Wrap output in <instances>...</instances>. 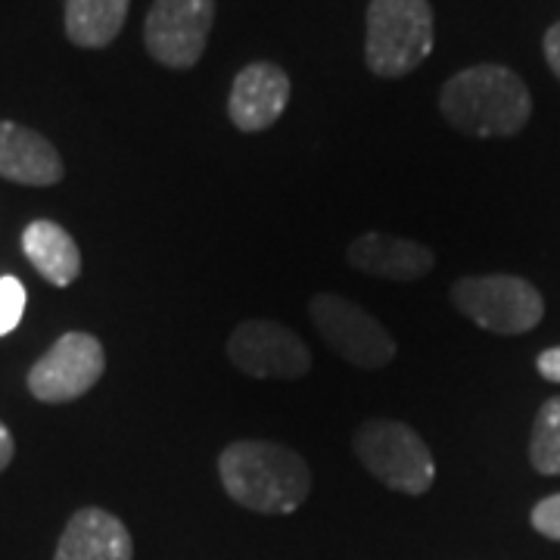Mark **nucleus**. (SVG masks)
<instances>
[{
  "mask_svg": "<svg viewBox=\"0 0 560 560\" xmlns=\"http://www.w3.org/2000/svg\"><path fill=\"white\" fill-rule=\"evenodd\" d=\"M224 492L256 514H293L312 492V470L300 452L268 440L231 442L219 455Z\"/></svg>",
  "mask_w": 560,
  "mask_h": 560,
  "instance_id": "nucleus-1",
  "label": "nucleus"
},
{
  "mask_svg": "<svg viewBox=\"0 0 560 560\" xmlns=\"http://www.w3.org/2000/svg\"><path fill=\"white\" fill-rule=\"evenodd\" d=\"M440 109L460 135L514 138L533 116V97L514 69L482 62L460 69L442 84Z\"/></svg>",
  "mask_w": 560,
  "mask_h": 560,
  "instance_id": "nucleus-2",
  "label": "nucleus"
},
{
  "mask_svg": "<svg viewBox=\"0 0 560 560\" xmlns=\"http://www.w3.org/2000/svg\"><path fill=\"white\" fill-rule=\"evenodd\" d=\"M436 22L430 0H371L364 62L381 79H401L430 57Z\"/></svg>",
  "mask_w": 560,
  "mask_h": 560,
  "instance_id": "nucleus-3",
  "label": "nucleus"
},
{
  "mask_svg": "<svg viewBox=\"0 0 560 560\" xmlns=\"http://www.w3.org/2000/svg\"><path fill=\"white\" fill-rule=\"evenodd\" d=\"M352 448L364 470L393 492L423 495L436 482V460L427 442L401 420H364L352 436Z\"/></svg>",
  "mask_w": 560,
  "mask_h": 560,
  "instance_id": "nucleus-4",
  "label": "nucleus"
},
{
  "mask_svg": "<svg viewBox=\"0 0 560 560\" xmlns=\"http://www.w3.org/2000/svg\"><path fill=\"white\" fill-rule=\"evenodd\" d=\"M452 302L464 318L499 337L529 334L545 318L541 293L517 275H477L455 280Z\"/></svg>",
  "mask_w": 560,
  "mask_h": 560,
  "instance_id": "nucleus-5",
  "label": "nucleus"
},
{
  "mask_svg": "<svg viewBox=\"0 0 560 560\" xmlns=\"http://www.w3.org/2000/svg\"><path fill=\"white\" fill-rule=\"evenodd\" d=\"M312 324L318 327L320 340L327 342L340 359L355 368L377 371L396 359V340L371 312H364L359 302L337 296V293H318L308 302Z\"/></svg>",
  "mask_w": 560,
  "mask_h": 560,
  "instance_id": "nucleus-6",
  "label": "nucleus"
},
{
  "mask_svg": "<svg viewBox=\"0 0 560 560\" xmlns=\"http://www.w3.org/2000/svg\"><path fill=\"white\" fill-rule=\"evenodd\" d=\"M215 25V0H153L143 20L147 54L168 69H194Z\"/></svg>",
  "mask_w": 560,
  "mask_h": 560,
  "instance_id": "nucleus-7",
  "label": "nucleus"
},
{
  "mask_svg": "<svg viewBox=\"0 0 560 560\" xmlns=\"http://www.w3.org/2000/svg\"><path fill=\"white\" fill-rule=\"evenodd\" d=\"M228 359L256 381H300L312 371V349L280 320L253 318L237 324L228 337Z\"/></svg>",
  "mask_w": 560,
  "mask_h": 560,
  "instance_id": "nucleus-8",
  "label": "nucleus"
},
{
  "mask_svg": "<svg viewBox=\"0 0 560 560\" xmlns=\"http://www.w3.org/2000/svg\"><path fill=\"white\" fill-rule=\"evenodd\" d=\"M106 371V355L97 337L91 334H62L44 355H40L32 371H28V389L38 401H72L94 389Z\"/></svg>",
  "mask_w": 560,
  "mask_h": 560,
  "instance_id": "nucleus-9",
  "label": "nucleus"
},
{
  "mask_svg": "<svg viewBox=\"0 0 560 560\" xmlns=\"http://www.w3.org/2000/svg\"><path fill=\"white\" fill-rule=\"evenodd\" d=\"M290 103V75L275 62H249L237 72L228 97V116L234 128L256 135L271 128Z\"/></svg>",
  "mask_w": 560,
  "mask_h": 560,
  "instance_id": "nucleus-10",
  "label": "nucleus"
},
{
  "mask_svg": "<svg viewBox=\"0 0 560 560\" xmlns=\"http://www.w3.org/2000/svg\"><path fill=\"white\" fill-rule=\"evenodd\" d=\"M346 261L364 275H371V278L401 280V283L420 280L436 265L430 246L418 241H405V237H393V234H381V231H368V234H361L349 243Z\"/></svg>",
  "mask_w": 560,
  "mask_h": 560,
  "instance_id": "nucleus-11",
  "label": "nucleus"
},
{
  "mask_svg": "<svg viewBox=\"0 0 560 560\" xmlns=\"http://www.w3.org/2000/svg\"><path fill=\"white\" fill-rule=\"evenodd\" d=\"M0 178L25 187H54L62 178L60 153L38 131L0 121Z\"/></svg>",
  "mask_w": 560,
  "mask_h": 560,
  "instance_id": "nucleus-12",
  "label": "nucleus"
},
{
  "mask_svg": "<svg viewBox=\"0 0 560 560\" xmlns=\"http://www.w3.org/2000/svg\"><path fill=\"white\" fill-rule=\"evenodd\" d=\"M131 533L103 508H81L62 529L54 560H131Z\"/></svg>",
  "mask_w": 560,
  "mask_h": 560,
  "instance_id": "nucleus-13",
  "label": "nucleus"
},
{
  "mask_svg": "<svg viewBox=\"0 0 560 560\" xmlns=\"http://www.w3.org/2000/svg\"><path fill=\"white\" fill-rule=\"evenodd\" d=\"M22 253L54 287H69L81 275L79 243L57 221H32L22 234Z\"/></svg>",
  "mask_w": 560,
  "mask_h": 560,
  "instance_id": "nucleus-14",
  "label": "nucleus"
},
{
  "mask_svg": "<svg viewBox=\"0 0 560 560\" xmlns=\"http://www.w3.org/2000/svg\"><path fill=\"white\" fill-rule=\"evenodd\" d=\"M131 0H66V35L84 50H101L119 38Z\"/></svg>",
  "mask_w": 560,
  "mask_h": 560,
  "instance_id": "nucleus-15",
  "label": "nucleus"
},
{
  "mask_svg": "<svg viewBox=\"0 0 560 560\" xmlns=\"http://www.w3.org/2000/svg\"><path fill=\"white\" fill-rule=\"evenodd\" d=\"M529 464L541 477H560V396L541 401L529 436Z\"/></svg>",
  "mask_w": 560,
  "mask_h": 560,
  "instance_id": "nucleus-16",
  "label": "nucleus"
},
{
  "mask_svg": "<svg viewBox=\"0 0 560 560\" xmlns=\"http://www.w3.org/2000/svg\"><path fill=\"white\" fill-rule=\"evenodd\" d=\"M25 312V287L16 278H0V337L16 330Z\"/></svg>",
  "mask_w": 560,
  "mask_h": 560,
  "instance_id": "nucleus-17",
  "label": "nucleus"
},
{
  "mask_svg": "<svg viewBox=\"0 0 560 560\" xmlns=\"http://www.w3.org/2000/svg\"><path fill=\"white\" fill-rule=\"evenodd\" d=\"M529 521H533V529L545 536V539L560 541V492L558 495H548V499H541L536 508H533V514H529Z\"/></svg>",
  "mask_w": 560,
  "mask_h": 560,
  "instance_id": "nucleus-18",
  "label": "nucleus"
},
{
  "mask_svg": "<svg viewBox=\"0 0 560 560\" xmlns=\"http://www.w3.org/2000/svg\"><path fill=\"white\" fill-rule=\"evenodd\" d=\"M541 50H545V60L551 66V72L560 79V22H555V25L545 32Z\"/></svg>",
  "mask_w": 560,
  "mask_h": 560,
  "instance_id": "nucleus-19",
  "label": "nucleus"
},
{
  "mask_svg": "<svg viewBox=\"0 0 560 560\" xmlns=\"http://www.w3.org/2000/svg\"><path fill=\"white\" fill-rule=\"evenodd\" d=\"M536 368H539V374L545 377V381L560 383V346H551V349L539 352Z\"/></svg>",
  "mask_w": 560,
  "mask_h": 560,
  "instance_id": "nucleus-20",
  "label": "nucleus"
},
{
  "mask_svg": "<svg viewBox=\"0 0 560 560\" xmlns=\"http://www.w3.org/2000/svg\"><path fill=\"white\" fill-rule=\"evenodd\" d=\"M13 452H16V445H13V436H10V430L3 427V420H0V470H7V467H10V460H13Z\"/></svg>",
  "mask_w": 560,
  "mask_h": 560,
  "instance_id": "nucleus-21",
  "label": "nucleus"
}]
</instances>
